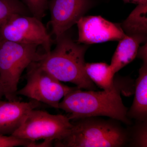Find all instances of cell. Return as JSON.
Instances as JSON below:
<instances>
[{
  "instance_id": "obj_5",
  "label": "cell",
  "mask_w": 147,
  "mask_h": 147,
  "mask_svg": "<svg viewBox=\"0 0 147 147\" xmlns=\"http://www.w3.org/2000/svg\"><path fill=\"white\" fill-rule=\"evenodd\" d=\"M72 124L68 116L54 115L33 109L21 126L11 135L36 142L40 140L59 141L69 134Z\"/></svg>"
},
{
  "instance_id": "obj_20",
  "label": "cell",
  "mask_w": 147,
  "mask_h": 147,
  "mask_svg": "<svg viewBox=\"0 0 147 147\" xmlns=\"http://www.w3.org/2000/svg\"><path fill=\"white\" fill-rule=\"evenodd\" d=\"M125 3H131L139 4L141 3H147V0H123Z\"/></svg>"
},
{
  "instance_id": "obj_2",
  "label": "cell",
  "mask_w": 147,
  "mask_h": 147,
  "mask_svg": "<svg viewBox=\"0 0 147 147\" xmlns=\"http://www.w3.org/2000/svg\"><path fill=\"white\" fill-rule=\"evenodd\" d=\"M111 90L83 91L77 87L59 102V109L68 113L71 121L90 117H107L127 125H131L127 115L128 109L121 96V88L116 85Z\"/></svg>"
},
{
  "instance_id": "obj_8",
  "label": "cell",
  "mask_w": 147,
  "mask_h": 147,
  "mask_svg": "<svg viewBox=\"0 0 147 147\" xmlns=\"http://www.w3.org/2000/svg\"><path fill=\"white\" fill-rule=\"evenodd\" d=\"M96 3V0H50L48 9L51 14L49 25L51 35L57 39L76 24Z\"/></svg>"
},
{
  "instance_id": "obj_1",
  "label": "cell",
  "mask_w": 147,
  "mask_h": 147,
  "mask_svg": "<svg viewBox=\"0 0 147 147\" xmlns=\"http://www.w3.org/2000/svg\"><path fill=\"white\" fill-rule=\"evenodd\" d=\"M55 42V49L43 53L38 61L39 65L60 82L72 83L81 89H96L85 70L84 58L88 45L73 40L67 32Z\"/></svg>"
},
{
  "instance_id": "obj_13",
  "label": "cell",
  "mask_w": 147,
  "mask_h": 147,
  "mask_svg": "<svg viewBox=\"0 0 147 147\" xmlns=\"http://www.w3.org/2000/svg\"><path fill=\"white\" fill-rule=\"evenodd\" d=\"M127 36L147 38V3L137 5L127 18L120 24Z\"/></svg>"
},
{
  "instance_id": "obj_11",
  "label": "cell",
  "mask_w": 147,
  "mask_h": 147,
  "mask_svg": "<svg viewBox=\"0 0 147 147\" xmlns=\"http://www.w3.org/2000/svg\"><path fill=\"white\" fill-rule=\"evenodd\" d=\"M135 88L134 100L127 115L129 119L147 120V61H143Z\"/></svg>"
},
{
  "instance_id": "obj_4",
  "label": "cell",
  "mask_w": 147,
  "mask_h": 147,
  "mask_svg": "<svg viewBox=\"0 0 147 147\" xmlns=\"http://www.w3.org/2000/svg\"><path fill=\"white\" fill-rule=\"evenodd\" d=\"M38 47L0 38V86L7 100H18V85L23 71L43 55Z\"/></svg>"
},
{
  "instance_id": "obj_10",
  "label": "cell",
  "mask_w": 147,
  "mask_h": 147,
  "mask_svg": "<svg viewBox=\"0 0 147 147\" xmlns=\"http://www.w3.org/2000/svg\"><path fill=\"white\" fill-rule=\"evenodd\" d=\"M40 105V102L33 100L28 102L0 100V134L12 135L21 126L29 113Z\"/></svg>"
},
{
  "instance_id": "obj_18",
  "label": "cell",
  "mask_w": 147,
  "mask_h": 147,
  "mask_svg": "<svg viewBox=\"0 0 147 147\" xmlns=\"http://www.w3.org/2000/svg\"><path fill=\"white\" fill-rule=\"evenodd\" d=\"M32 141L18 138L13 135L0 134V147H30Z\"/></svg>"
},
{
  "instance_id": "obj_6",
  "label": "cell",
  "mask_w": 147,
  "mask_h": 147,
  "mask_svg": "<svg viewBox=\"0 0 147 147\" xmlns=\"http://www.w3.org/2000/svg\"><path fill=\"white\" fill-rule=\"evenodd\" d=\"M26 69V84L17 91V95L24 96L59 109L61 99L75 88L61 84L37 61L32 63Z\"/></svg>"
},
{
  "instance_id": "obj_9",
  "label": "cell",
  "mask_w": 147,
  "mask_h": 147,
  "mask_svg": "<svg viewBox=\"0 0 147 147\" xmlns=\"http://www.w3.org/2000/svg\"><path fill=\"white\" fill-rule=\"evenodd\" d=\"M76 24L79 33L76 41L80 44L119 41L126 36L120 24L112 23L100 16H84Z\"/></svg>"
},
{
  "instance_id": "obj_15",
  "label": "cell",
  "mask_w": 147,
  "mask_h": 147,
  "mask_svg": "<svg viewBox=\"0 0 147 147\" xmlns=\"http://www.w3.org/2000/svg\"><path fill=\"white\" fill-rule=\"evenodd\" d=\"M15 14L32 16L21 0H0V27Z\"/></svg>"
},
{
  "instance_id": "obj_14",
  "label": "cell",
  "mask_w": 147,
  "mask_h": 147,
  "mask_svg": "<svg viewBox=\"0 0 147 147\" xmlns=\"http://www.w3.org/2000/svg\"><path fill=\"white\" fill-rule=\"evenodd\" d=\"M88 76L96 86L104 90H111L115 86L113 72L110 65L105 63H86Z\"/></svg>"
},
{
  "instance_id": "obj_17",
  "label": "cell",
  "mask_w": 147,
  "mask_h": 147,
  "mask_svg": "<svg viewBox=\"0 0 147 147\" xmlns=\"http://www.w3.org/2000/svg\"><path fill=\"white\" fill-rule=\"evenodd\" d=\"M28 8L32 15L41 20L45 15L48 9V0H21Z\"/></svg>"
},
{
  "instance_id": "obj_19",
  "label": "cell",
  "mask_w": 147,
  "mask_h": 147,
  "mask_svg": "<svg viewBox=\"0 0 147 147\" xmlns=\"http://www.w3.org/2000/svg\"><path fill=\"white\" fill-rule=\"evenodd\" d=\"M147 44L145 42L144 45L139 47L137 53V57L142 59L143 61H147Z\"/></svg>"
},
{
  "instance_id": "obj_3",
  "label": "cell",
  "mask_w": 147,
  "mask_h": 147,
  "mask_svg": "<svg viewBox=\"0 0 147 147\" xmlns=\"http://www.w3.org/2000/svg\"><path fill=\"white\" fill-rule=\"evenodd\" d=\"M72 126L65 138L55 142L59 147H122L128 146L127 129L121 122L90 117L71 121Z\"/></svg>"
},
{
  "instance_id": "obj_21",
  "label": "cell",
  "mask_w": 147,
  "mask_h": 147,
  "mask_svg": "<svg viewBox=\"0 0 147 147\" xmlns=\"http://www.w3.org/2000/svg\"><path fill=\"white\" fill-rule=\"evenodd\" d=\"M3 96H4L2 88L0 86V100H1V98Z\"/></svg>"
},
{
  "instance_id": "obj_16",
  "label": "cell",
  "mask_w": 147,
  "mask_h": 147,
  "mask_svg": "<svg viewBox=\"0 0 147 147\" xmlns=\"http://www.w3.org/2000/svg\"><path fill=\"white\" fill-rule=\"evenodd\" d=\"M127 128L128 146L134 147L147 146V120L136 121V123Z\"/></svg>"
},
{
  "instance_id": "obj_7",
  "label": "cell",
  "mask_w": 147,
  "mask_h": 147,
  "mask_svg": "<svg viewBox=\"0 0 147 147\" xmlns=\"http://www.w3.org/2000/svg\"><path fill=\"white\" fill-rule=\"evenodd\" d=\"M0 38L22 44L41 46L45 53L55 40L41 20L33 16L15 14L0 27Z\"/></svg>"
},
{
  "instance_id": "obj_12",
  "label": "cell",
  "mask_w": 147,
  "mask_h": 147,
  "mask_svg": "<svg viewBox=\"0 0 147 147\" xmlns=\"http://www.w3.org/2000/svg\"><path fill=\"white\" fill-rule=\"evenodd\" d=\"M119 41L110 65L115 74L134 60L137 57L140 44L146 42L147 39L126 35Z\"/></svg>"
}]
</instances>
